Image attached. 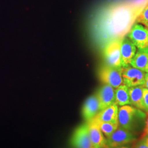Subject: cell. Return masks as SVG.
Here are the masks:
<instances>
[{"instance_id": "6da1fadb", "label": "cell", "mask_w": 148, "mask_h": 148, "mask_svg": "<svg viewBox=\"0 0 148 148\" xmlns=\"http://www.w3.org/2000/svg\"><path fill=\"white\" fill-rule=\"evenodd\" d=\"M142 10L127 1L111 2L101 7L95 12L90 23L94 42L102 48L111 41L123 38Z\"/></svg>"}, {"instance_id": "7a4b0ae2", "label": "cell", "mask_w": 148, "mask_h": 148, "mask_svg": "<svg viewBox=\"0 0 148 148\" xmlns=\"http://www.w3.org/2000/svg\"><path fill=\"white\" fill-rule=\"evenodd\" d=\"M146 116L143 111L131 106H122L118 111V123L119 127L132 131L138 122Z\"/></svg>"}, {"instance_id": "3957f363", "label": "cell", "mask_w": 148, "mask_h": 148, "mask_svg": "<svg viewBox=\"0 0 148 148\" xmlns=\"http://www.w3.org/2000/svg\"><path fill=\"white\" fill-rule=\"evenodd\" d=\"M122 38L111 41L102 48L106 65L114 67H121V46Z\"/></svg>"}, {"instance_id": "277c9868", "label": "cell", "mask_w": 148, "mask_h": 148, "mask_svg": "<svg viewBox=\"0 0 148 148\" xmlns=\"http://www.w3.org/2000/svg\"><path fill=\"white\" fill-rule=\"evenodd\" d=\"M98 76L101 81L116 88L123 84L121 67H114L105 65L99 70Z\"/></svg>"}, {"instance_id": "5b68a950", "label": "cell", "mask_w": 148, "mask_h": 148, "mask_svg": "<svg viewBox=\"0 0 148 148\" xmlns=\"http://www.w3.org/2000/svg\"><path fill=\"white\" fill-rule=\"evenodd\" d=\"M135 140L136 136L132 131L119 126L109 137L106 138L107 147H120L133 142Z\"/></svg>"}, {"instance_id": "8992f818", "label": "cell", "mask_w": 148, "mask_h": 148, "mask_svg": "<svg viewBox=\"0 0 148 148\" xmlns=\"http://www.w3.org/2000/svg\"><path fill=\"white\" fill-rule=\"evenodd\" d=\"M122 68L123 84L128 87L143 85L145 82V71L127 65Z\"/></svg>"}, {"instance_id": "52a82bcc", "label": "cell", "mask_w": 148, "mask_h": 148, "mask_svg": "<svg viewBox=\"0 0 148 148\" xmlns=\"http://www.w3.org/2000/svg\"><path fill=\"white\" fill-rule=\"evenodd\" d=\"M127 35L138 49L148 47V29L143 24L138 23L134 24Z\"/></svg>"}, {"instance_id": "ba28073f", "label": "cell", "mask_w": 148, "mask_h": 148, "mask_svg": "<svg viewBox=\"0 0 148 148\" xmlns=\"http://www.w3.org/2000/svg\"><path fill=\"white\" fill-rule=\"evenodd\" d=\"M71 145L74 148H93L87 122L80 125L75 130L71 139Z\"/></svg>"}, {"instance_id": "9c48e42d", "label": "cell", "mask_w": 148, "mask_h": 148, "mask_svg": "<svg viewBox=\"0 0 148 148\" xmlns=\"http://www.w3.org/2000/svg\"><path fill=\"white\" fill-rule=\"evenodd\" d=\"M109 85L105 84L98 90L95 95L99 101L100 111L115 102V90Z\"/></svg>"}, {"instance_id": "30bf717a", "label": "cell", "mask_w": 148, "mask_h": 148, "mask_svg": "<svg viewBox=\"0 0 148 148\" xmlns=\"http://www.w3.org/2000/svg\"><path fill=\"white\" fill-rule=\"evenodd\" d=\"M90 138L93 148H107L106 139L101 131L97 122L93 118L87 122Z\"/></svg>"}, {"instance_id": "8fae6325", "label": "cell", "mask_w": 148, "mask_h": 148, "mask_svg": "<svg viewBox=\"0 0 148 148\" xmlns=\"http://www.w3.org/2000/svg\"><path fill=\"white\" fill-rule=\"evenodd\" d=\"M100 111L99 101L95 94L90 96L82 108V115L86 121H90Z\"/></svg>"}, {"instance_id": "7c38bea8", "label": "cell", "mask_w": 148, "mask_h": 148, "mask_svg": "<svg viewBox=\"0 0 148 148\" xmlns=\"http://www.w3.org/2000/svg\"><path fill=\"white\" fill-rule=\"evenodd\" d=\"M136 53V47L128 37H124L121 46V66H126L131 63L133 57Z\"/></svg>"}, {"instance_id": "4fadbf2b", "label": "cell", "mask_w": 148, "mask_h": 148, "mask_svg": "<svg viewBox=\"0 0 148 148\" xmlns=\"http://www.w3.org/2000/svg\"><path fill=\"white\" fill-rule=\"evenodd\" d=\"M119 108L116 102L99 111L94 119L98 121L118 123Z\"/></svg>"}, {"instance_id": "5bb4252c", "label": "cell", "mask_w": 148, "mask_h": 148, "mask_svg": "<svg viewBox=\"0 0 148 148\" xmlns=\"http://www.w3.org/2000/svg\"><path fill=\"white\" fill-rule=\"evenodd\" d=\"M143 85L128 87V92L131 104L139 109L144 110L143 106Z\"/></svg>"}, {"instance_id": "9a60e30c", "label": "cell", "mask_w": 148, "mask_h": 148, "mask_svg": "<svg viewBox=\"0 0 148 148\" xmlns=\"http://www.w3.org/2000/svg\"><path fill=\"white\" fill-rule=\"evenodd\" d=\"M148 63V47L138 49L131 60V64L133 67L144 71Z\"/></svg>"}, {"instance_id": "2e32d148", "label": "cell", "mask_w": 148, "mask_h": 148, "mask_svg": "<svg viewBox=\"0 0 148 148\" xmlns=\"http://www.w3.org/2000/svg\"><path fill=\"white\" fill-rule=\"evenodd\" d=\"M115 90V102L120 106L131 104L128 87L126 85L122 84Z\"/></svg>"}, {"instance_id": "e0dca14e", "label": "cell", "mask_w": 148, "mask_h": 148, "mask_svg": "<svg viewBox=\"0 0 148 148\" xmlns=\"http://www.w3.org/2000/svg\"><path fill=\"white\" fill-rule=\"evenodd\" d=\"M95 120L97 122L98 126L101 129V131L106 136V138L109 137L112 134V133L115 131L117 128L119 126L118 123L98 121L96 120Z\"/></svg>"}, {"instance_id": "ac0fdd59", "label": "cell", "mask_w": 148, "mask_h": 148, "mask_svg": "<svg viewBox=\"0 0 148 148\" xmlns=\"http://www.w3.org/2000/svg\"><path fill=\"white\" fill-rule=\"evenodd\" d=\"M136 21L148 27V5H146L138 16Z\"/></svg>"}, {"instance_id": "d6986e66", "label": "cell", "mask_w": 148, "mask_h": 148, "mask_svg": "<svg viewBox=\"0 0 148 148\" xmlns=\"http://www.w3.org/2000/svg\"><path fill=\"white\" fill-rule=\"evenodd\" d=\"M127 1L131 5L142 10L148 5V0H127Z\"/></svg>"}, {"instance_id": "ffe728a7", "label": "cell", "mask_w": 148, "mask_h": 148, "mask_svg": "<svg viewBox=\"0 0 148 148\" xmlns=\"http://www.w3.org/2000/svg\"><path fill=\"white\" fill-rule=\"evenodd\" d=\"M135 148H148V135L140 138V139L134 145Z\"/></svg>"}, {"instance_id": "44dd1931", "label": "cell", "mask_w": 148, "mask_h": 148, "mask_svg": "<svg viewBox=\"0 0 148 148\" xmlns=\"http://www.w3.org/2000/svg\"><path fill=\"white\" fill-rule=\"evenodd\" d=\"M143 102L144 110L148 111V90L145 88L143 89Z\"/></svg>"}, {"instance_id": "7402d4cb", "label": "cell", "mask_w": 148, "mask_h": 148, "mask_svg": "<svg viewBox=\"0 0 148 148\" xmlns=\"http://www.w3.org/2000/svg\"><path fill=\"white\" fill-rule=\"evenodd\" d=\"M145 117H147L146 121H145V127H144V130H143V134L141 136V137H143L145 136L148 135V111L147 113L146 114V116Z\"/></svg>"}, {"instance_id": "603a6c76", "label": "cell", "mask_w": 148, "mask_h": 148, "mask_svg": "<svg viewBox=\"0 0 148 148\" xmlns=\"http://www.w3.org/2000/svg\"><path fill=\"white\" fill-rule=\"evenodd\" d=\"M144 88H145L148 90V73L145 74V82L143 85Z\"/></svg>"}, {"instance_id": "cb8c5ba5", "label": "cell", "mask_w": 148, "mask_h": 148, "mask_svg": "<svg viewBox=\"0 0 148 148\" xmlns=\"http://www.w3.org/2000/svg\"><path fill=\"white\" fill-rule=\"evenodd\" d=\"M144 71L146 72V73H148V63L147 65V66H146V67H145V69L144 70Z\"/></svg>"}, {"instance_id": "d4e9b609", "label": "cell", "mask_w": 148, "mask_h": 148, "mask_svg": "<svg viewBox=\"0 0 148 148\" xmlns=\"http://www.w3.org/2000/svg\"><path fill=\"white\" fill-rule=\"evenodd\" d=\"M147 29H148V27H147Z\"/></svg>"}]
</instances>
